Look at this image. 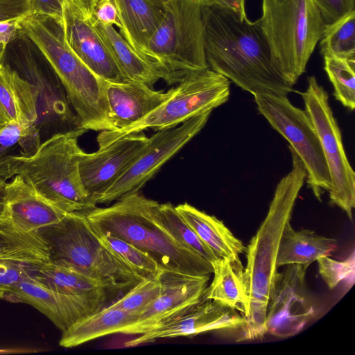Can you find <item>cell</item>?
<instances>
[{"label":"cell","mask_w":355,"mask_h":355,"mask_svg":"<svg viewBox=\"0 0 355 355\" xmlns=\"http://www.w3.org/2000/svg\"><path fill=\"white\" fill-rule=\"evenodd\" d=\"M59 1H60L62 4H63V3H64V0H59Z\"/></svg>","instance_id":"681fc988"},{"label":"cell","mask_w":355,"mask_h":355,"mask_svg":"<svg viewBox=\"0 0 355 355\" xmlns=\"http://www.w3.org/2000/svg\"><path fill=\"white\" fill-rule=\"evenodd\" d=\"M211 265L214 278L203 297L239 311L245 318L248 312L249 299L241 261L232 262L225 258H218Z\"/></svg>","instance_id":"f1b7e54d"},{"label":"cell","mask_w":355,"mask_h":355,"mask_svg":"<svg viewBox=\"0 0 355 355\" xmlns=\"http://www.w3.org/2000/svg\"><path fill=\"white\" fill-rule=\"evenodd\" d=\"M137 318V313L108 306L80 320L62 332L59 345L70 348L106 335L120 333Z\"/></svg>","instance_id":"83f0119b"},{"label":"cell","mask_w":355,"mask_h":355,"mask_svg":"<svg viewBox=\"0 0 355 355\" xmlns=\"http://www.w3.org/2000/svg\"><path fill=\"white\" fill-rule=\"evenodd\" d=\"M32 12V0H0V21L25 17Z\"/></svg>","instance_id":"b9f144b4"},{"label":"cell","mask_w":355,"mask_h":355,"mask_svg":"<svg viewBox=\"0 0 355 355\" xmlns=\"http://www.w3.org/2000/svg\"><path fill=\"white\" fill-rule=\"evenodd\" d=\"M46 261L12 255H0V288L10 291L21 282L33 276Z\"/></svg>","instance_id":"d590c367"},{"label":"cell","mask_w":355,"mask_h":355,"mask_svg":"<svg viewBox=\"0 0 355 355\" xmlns=\"http://www.w3.org/2000/svg\"><path fill=\"white\" fill-rule=\"evenodd\" d=\"M4 291L0 288V299L2 298Z\"/></svg>","instance_id":"c3c4849f"},{"label":"cell","mask_w":355,"mask_h":355,"mask_svg":"<svg viewBox=\"0 0 355 355\" xmlns=\"http://www.w3.org/2000/svg\"><path fill=\"white\" fill-rule=\"evenodd\" d=\"M62 26L68 45L94 73L109 82L128 81L92 21L83 15L73 0L63 3Z\"/></svg>","instance_id":"ac0fdd59"},{"label":"cell","mask_w":355,"mask_h":355,"mask_svg":"<svg viewBox=\"0 0 355 355\" xmlns=\"http://www.w3.org/2000/svg\"><path fill=\"white\" fill-rule=\"evenodd\" d=\"M325 25L334 23L354 9L355 0H313Z\"/></svg>","instance_id":"f35d334b"},{"label":"cell","mask_w":355,"mask_h":355,"mask_svg":"<svg viewBox=\"0 0 355 355\" xmlns=\"http://www.w3.org/2000/svg\"><path fill=\"white\" fill-rule=\"evenodd\" d=\"M6 183V182L4 180L0 178V210H1V196H2L3 188L5 187Z\"/></svg>","instance_id":"bcb514c9"},{"label":"cell","mask_w":355,"mask_h":355,"mask_svg":"<svg viewBox=\"0 0 355 355\" xmlns=\"http://www.w3.org/2000/svg\"><path fill=\"white\" fill-rule=\"evenodd\" d=\"M212 111L192 117L178 126L157 130L128 170L99 198L109 203L139 190L160 167L191 140L205 125Z\"/></svg>","instance_id":"4fadbf2b"},{"label":"cell","mask_w":355,"mask_h":355,"mask_svg":"<svg viewBox=\"0 0 355 355\" xmlns=\"http://www.w3.org/2000/svg\"><path fill=\"white\" fill-rule=\"evenodd\" d=\"M41 143L35 124L0 126V178L6 181L16 175L19 160L34 155Z\"/></svg>","instance_id":"f546056e"},{"label":"cell","mask_w":355,"mask_h":355,"mask_svg":"<svg viewBox=\"0 0 355 355\" xmlns=\"http://www.w3.org/2000/svg\"><path fill=\"white\" fill-rule=\"evenodd\" d=\"M37 232L53 263L73 269L117 291L129 290L144 280L101 241L84 212L68 213L58 223Z\"/></svg>","instance_id":"5b68a950"},{"label":"cell","mask_w":355,"mask_h":355,"mask_svg":"<svg viewBox=\"0 0 355 355\" xmlns=\"http://www.w3.org/2000/svg\"><path fill=\"white\" fill-rule=\"evenodd\" d=\"M259 112L290 144L306 171V183L321 201L329 191L331 180L320 139L305 110L291 104L287 96L268 94L254 95Z\"/></svg>","instance_id":"30bf717a"},{"label":"cell","mask_w":355,"mask_h":355,"mask_svg":"<svg viewBox=\"0 0 355 355\" xmlns=\"http://www.w3.org/2000/svg\"><path fill=\"white\" fill-rule=\"evenodd\" d=\"M105 94L114 131L121 130L157 109L173 94L156 91L135 81L112 83L104 80Z\"/></svg>","instance_id":"44dd1931"},{"label":"cell","mask_w":355,"mask_h":355,"mask_svg":"<svg viewBox=\"0 0 355 355\" xmlns=\"http://www.w3.org/2000/svg\"><path fill=\"white\" fill-rule=\"evenodd\" d=\"M175 209L218 258H225L232 262L240 261L239 255L245 252L246 247L222 220L187 202L178 205Z\"/></svg>","instance_id":"cb8c5ba5"},{"label":"cell","mask_w":355,"mask_h":355,"mask_svg":"<svg viewBox=\"0 0 355 355\" xmlns=\"http://www.w3.org/2000/svg\"><path fill=\"white\" fill-rule=\"evenodd\" d=\"M21 32L33 44L60 80L70 104L86 130L113 131L104 80L94 73L68 45L62 22L31 12Z\"/></svg>","instance_id":"277c9868"},{"label":"cell","mask_w":355,"mask_h":355,"mask_svg":"<svg viewBox=\"0 0 355 355\" xmlns=\"http://www.w3.org/2000/svg\"><path fill=\"white\" fill-rule=\"evenodd\" d=\"M244 316L221 303L203 297L199 302L125 343L136 346L161 338L193 336L218 329L243 328Z\"/></svg>","instance_id":"e0dca14e"},{"label":"cell","mask_w":355,"mask_h":355,"mask_svg":"<svg viewBox=\"0 0 355 355\" xmlns=\"http://www.w3.org/2000/svg\"><path fill=\"white\" fill-rule=\"evenodd\" d=\"M302 95L305 111L318 134L328 167L331 202L352 220L355 207V173L347 159L329 96L314 76L308 78V87Z\"/></svg>","instance_id":"7c38bea8"},{"label":"cell","mask_w":355,"mask_h":355,"mask_svg":"<svg viewBox=\"0 0 355 355\" xmlns=\"http://www.w3.org/2000/svg\"><path fill=\"white\" fill-rule=\"evenodd\" d=\"M318 271L329 289L335 288L340 283H345L351 288L354 283L355 260L352 252L343 261L334 260L329 256H324L317 260Z\"/></svg>","instance_id":"74e56055"},{"label":"cell","mask_w":355,"mask_h":355,"mask_svg":"<svg viewBox=\"0 0 355 355\" xmlns=\"http://www.w3.org/2000/svg\"><path fill=\"white\" fill-rule=\"evenodd\" d=\"M92 23L128 80L151 87L163 79L159 69L140 55L113 26Z\"/></svg>","instance_id":"484cf974"},{"label":"cell","mask_w":355,"mask_h":355,"mask_svg":"<svg viewBox=\"0 0 355 355\" xmlns=\"http://www.w3.org/2000/svg\"><path fill=\"white\" fill-rule=\"evenodd\" d=\"M33 277L53 291L103 304L108 291L114 290L103 282L49 261L37 269Z\"/></svg>","instance_id":"d4e9b609"},{"label":"cell","mask_w":355,"mask_h":355,"mask_svg":"<svg viewBox=\"0 0 355 355\" xmlns=\"http://www.w3.org/2000/svg\"><path fill=\"white\" fill-rule=\"evenodd\" d=\"M152 216L154 220L181 245L200 255L211 263L218 258L201 241L172 204L169 202L159 204L155 201L152 206Z\"/></svg>","instance_id":"4dcf8cb0"},{"label":"cell","mask_w":355,"mask_h":355,"mask_svg":"<svg viewBox=\"0 0 355 355\" xmlns=\"http://www.w3.org/2000/svg\"><path fill=\"white\" fill-rule=\"evenodd\" d=\"M0 255L21 256L49 261L48 248L37 232L18 231L0 218Z\"/></svg>","instance_id":"d6a6232c"},{"label":"cell","mask_w":355,"mask_h":355,"mask_svg":"<svg viewBox=\"0 0 355 355\" xmlns=\"http://www.w3.org/2000/svg\"><path fill=\"white\" fill-rule=\"evenodd\" d=\"M38 94L5 62L0 64V126L11 123L35 124Z\"/></svg>","instance_id":"603a6c76"},{"label":"cell","mask_w":355,"mask_h":355,"mask_svg":"<svg viewBox=\"0 0 355 355\" xmlns=\"http://www.w3.org/2000/svg\"><path fill=\"white\" fill-rule=\"evenodd\" d=\"M24 17L0 21V64L5 62L8 44L19 36L21 28V21Z\"/></svg>","instance_id":"60d3db41"},{"label":"cell","mask_w":355,"mask_h":355,"mask_svg":"<svg viewBox=\"0 0 355 355\" xmlns=\"http://www.w3.org/2000/svg\"><path fill=\"white\" fill-rule=\"evenodd\" d=\"M324 70L334 87V96L349 110L355 107V58L324 56Z\"/></svg>","instance_id":"e575fe53"},{"label":"cell","mask_w":355,"mask_h":355,"mask_svg":"<svg viewBox=\"0 0 355 355\" xmlns=\"http://www.w3.org/2000/svg\"><path fill=\"white\" fill-rule=\"evenodd\" d=\"M204 21L205 53L210 69L253 95L287 96L293 91L275 68L257 21L208 6Z\"/></svg>","instance_id":"6da1fadb"},{"label":"cell","mask_w":355,"mask_h":355,"mask_svg":"<svg viewBox=\"0 0 355 355\" xmlns=\"http://www.w3.org/2000/svg\"><path fill=\"white\" fill-rule=\"evenodd\" d=\"M115 1L121 24L120 34L140 55L158 68L150 54L148 45L164 19V6L151 0Z\"/></svg>","instance_id":"7402d4cb"},{"label":"cell","mask_w":355,"mask_h":355,"mask_svg":"<svg viewBox=\"0 0 355 355\" xmlns=\"http://www.w3.org/2000/svg\"><path fill=\"white\" fill-rule=\"evenodd\" d=\"M155 200L131 192L107 207L84 212L92 227L125 241L148 253L162 270L209 275L211 263L176 242L152 216Z\"/></svg>","instance_id":"3957f363"},{"label":"cell","mask_w":355,"mask_h":355,"mask_svg":"<svg viewBox=\"0 0 355 355\" xmlns=\"http://www.w3.org/2000/svg\"><path fill=\"white\" fill-rule=\"evenodd\" d=\"M161 284L157 277L142 280L132 287L110 306L139 314L160 294Z\"/></svg>","instance_id":"8d00e7d4"},{"label":"cell","mask_w":355,"mask_h":355,"mask_svg":"<svg viewBox=\"0 0 355 355\" xmlns=\"http://www.w3.org/2000/svg\"><path fill=\"white\" fill-rule=\"evenodd\" d=\"M92 229L105 246L116 254L144 279L157 277L162 269L148 253L118 237L103 233L93 227Z\"/></svg>","instance_id":"836d02e7"},{"label":"cell","mask_w":355,"mask_h":355,"mask_svg":"<svg viewBox=\"0 0 355 355\" xmlns=\"http://www.w3.org/2000/svg\"><path fill=\"white\" fill-rule=\"evenodd\" d=\"M92 22L121 27L115 0H98L93 14Z\"/></svg>","instance_id":"ab89813d"},{"label":"cell","mask_w":355,"mask_h":355,"mask_svg":"<svg viewBox=\"0 0 355 355\" xmlns=\"http://www.w3.org/2000/svg\"><path fill=\"white\" fill-rule=\"evenodd\" d=\"M157 278L161 284L160 294L121 334H142L197 304L202 298L209 275L195 276L161 270Z\"/></svg>","instance_id":"2e32d148"},{"label":"cell","mask_w":355,"mask_h":355,"mask_svg":"<svg viewBox=\"0 0 355 355\" xmlns=\"http://www.w3.org/2000/svg\"><path fill=\"white\" fill-rule=\"evenodd\" d=\"M154 1L155 3L159 4L161 6H164L165 3L168 1V0H151Z\"/></svg>","instance_id":"7dc6e473"},{"label":"cell","mask_w":355,"mask_h":355,"mask_svg":"<svg viewBox=\"0 0 355 355\" xmlns=\"http://www.w3.org/2000/svg\"><path fill=\"white\" fill-rule=\"evenodd\" d=\"M207 6H216L230 10L239 15L241 18H247L245 8V0H205Z\"/></svg>","instance_id":"ee69618b"},{"label":"cell","mask_w":355,"mask_h":355,"mask_svg":"<svg viewBox=\"0 0 355 355\" xmlns=\"http://www.w3.org/2000/svg\"><path fill=\"white\" fill-rule=\"evenodd\" d=\"M355 10L334 23L325 25L320 38V53L324 56L355 58Z\"/></svg>","instance_id":"1f68e13d"},{"label":"cell","mask_w":355,"mask_h":355,"mask_svg":"<svg viewBox=\"0 0 355 355\" xmlns=\"http://www.w3.org/2000/svg\"><path fill=\"white\" fill-rule=\"evenodd\" d=\"M307 268L289 264L282 272H276L267 306V333L283 338L293 336L313 316L305 286Z\"/></svg>","instance_id":"5bb4252c"},{"label":"cell","mask_w":355,"mask_h":355,"mask_svg":"<svg viewBox=\"0 0 355 355\" xmlns=\"http://www.w3.org/2000/svg\"><path fill=\"white\" fill-rule=\"evenodd\" d=\"M206 6L205 0H168L164 6V19L148 49L169 85L209 67L204 47Z\"/></svg>","instance_id":"ba28073f"},{"label":"cell","mask_w":355,"mask_h":355,"mask_svg":"<svg viewBox=\"0 0 355 355\" xmlns=\"http://www.w3.org/2000/svg\"><path fill=\"white\" fill-rule=\"evenodd\" d=\"M67 214L49 202L19 175L5 184L0 218L18 231L37 232L58 223Z\"/></svg>","instance_id":"ffe728a7"},{"label":"cell","mask_w":355,"mask_h":355,"mask_svg":"<svg viewBox=\"0 0 355 355\" xmlns=\"http://www.w3.org/2000/svg\"><path fill=\"white\" fill-rule=\"evenodd\" d=\"M19 37L22 43L12 54V62L15 67H11L28 81L38 94V118L35 125L41 141L57 134L86 132L87 130L83 128L52 67L46 60L42 62L36 56L33 47L28 45V38L21 31Z\"/></svg>","instance_id":"8fae6325"},{"label":"cell","mask_w":355,"mask_h":355,"mask_svg":"<svg viewBox=\"0 0 355 355\" xmlns=\"http://www.w3.org/2000/svg\"><path fill=\"white\" fill-rule=\"evenodd\" d=\"M85 132L57 134L41 143L36 153L22 158L16 175L66 213L96 207L85 190L79 171L78 141Z\"/></svg>","instance_id":"52a82bcc"},{"label":"cell","mask_w":355,"mask_h":355,"mask_svg":"<svg viewBox=\"0 0 355 355\" xmlns=\"http://www.w3.org/2000/svg\"><path fill=\"white\" fill-rule=\"evenodd\" d=\"M338 248L337 241L311 230H295L290 223L284 227L277 257V267L289 264L309 266L318 258L329 256Z\"/></svg>","instance_id":"4316f807"},{"label":"cell","mask_w":355,"mask_h":355,"mask_svg":"<svg viewBox=\"0 0 355 355\" xmlns=\"http://www.w3.org/2000/svg\"><path fill=\"white\" fill-rule=\"evenodd\" d=\"M148 139L142 132H132L98 144L94 153L81 150L78 164L82 184L96 205L137 158Z\"/></svg>","instance_id":"9a60e30c"},{"label":"cell","mask_w":355,"mask_h":355,"mask_svg":"<svg viewBox=\"0 0 355 355\" xmlns=\"http://www.w3.org/2000/svg\"><path fill=\"white\" fill-rule=\"evenodd\" d=\"M83 15L89 20L93 18L94 10L98 0H73Z\"/></svg>","instance_id":"f6af8a7d"},{"label":"cell","mask_w":355,"mask_h":355,"mask_svg":"<svg viewBox=\"0 0 355 355\" xmlns=\"http://www.w3.org/2000/svg\"><path fill=\"white\" fill-rule=\"evenodd\" d=\"M292 169L277 184L268 214L246 247L243 278L249 299L240 340L257 339L266 333L270 292L277 271V252L285 226L290 223L296 199L306 178L305 167L294 150Z\"/></svg>","instance_id":"7a4b0ae2"},{"label":"cell","mask_w":355,"mask_h":355,"mask_svg":"<svg viewBox=\"0 0 355 355\" xmlns=\"http://www.w3.org/2000/svg\"><path fill=\"white\" fill-rule=\"evenodd\" d=\"M230 80L209 67L184 78L173 88L171 97L139 121L118 131L100 132L98 144H107L147 128L155 130L177 126L225 103L230 96Z\"/></svg>","instance_id":"9c48e42d"},{"label":"cell","mask_w":355,"mask_h":355,"mask_svg":"<svg viewBox=\"0 0 355 355\" xmlns=\"http://www.w3.org/2000/svg\"><path fill=\"white\" fill-rule=\"evenodd\" d=\"M32 12L50 17L62 23L63 4L59 0H32Z\"/></svg>","instance_id":"7bdbcfd3"},{"label":"cell","mask_w":355,"mask_h":355,"mask_svg":"<svg viewBox=\"0 0 355 355\" xmlns=\"http://www.w3.org/2000/svg\"><path fill=\"white\" fill-rule=\"evenodd\" d=\"M257 22L275 68L293 86L325 27L319 8L313 0H262V15Z\"/></svg>","instance_id":"8992f818"},{"label":"cell","mask_w":355,"mask_h":355,"mask_svg":"<svg viewBox=\"0 0 355 355\" xmlns=\"http://www.w3.org/2000/svg\"><path fill=\"white\" fill-rule=\"evenodd\" d=\"M1 299L31 305L46 316L62 332L80 320L100 311L103 304L53 291L33 276L21 282Z\"/></svg>","instance_id":"d6986e66"}]
</instances>
